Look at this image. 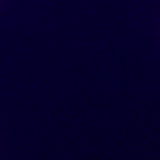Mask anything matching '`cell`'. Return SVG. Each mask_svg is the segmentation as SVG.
Wrapping results in <instances>:
<instances>
[]
</instances>
